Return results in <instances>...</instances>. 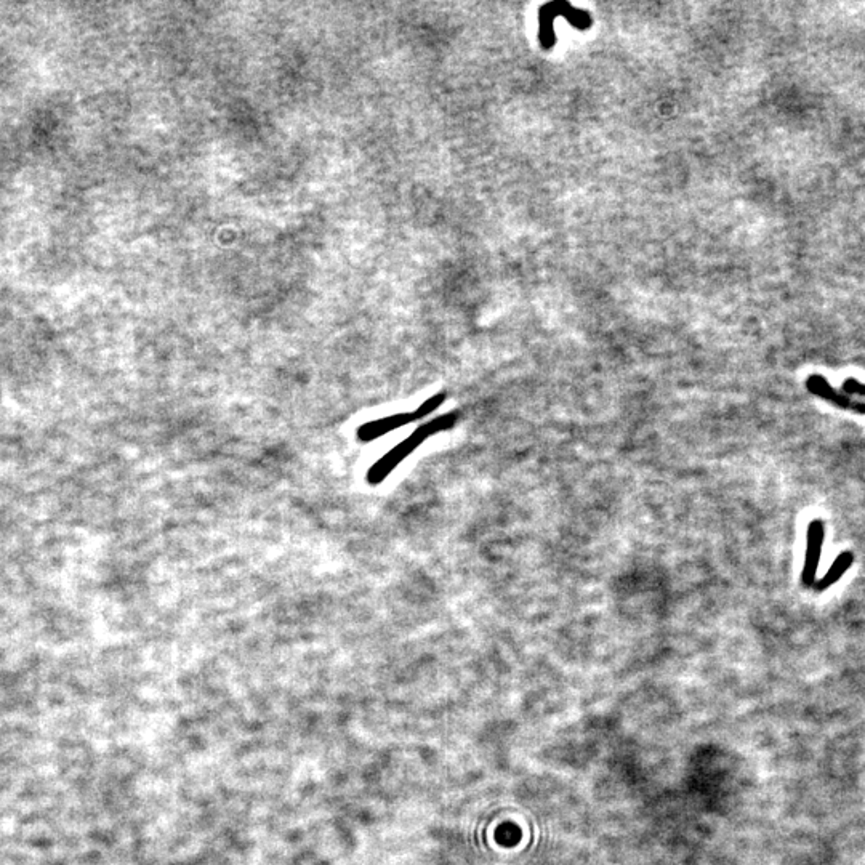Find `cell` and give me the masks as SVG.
I'll return each mask as SVG.
<instances>
[{"mask_svg": "<svg viewBox=\"0 0 865 865\" xmlns=\"http://www.w3.org/2000/svg\"><path fill=\"white\" fill-rule=\"evenodd\" d=\"M458 420H460V412H458V410H452V412H447L444 415H439V417L436 418L429 420L428 423L420 425V427L415 429L409 438H405L403 442H399L398 446H394L389 452H386L382 458H378V460L369 468L367 475H365V478H367V482L372 484V486H377V484L383 482L386 478L391 475V471H394L396 468L399 467V463L404 462L410 453H414L415 451H417V449L422 446L427 439H429L433 434H436V433L452 429L457 425Z\"/></svg>", "mask_w": 865, "mask_h": 865, "instance_id": "1", "label": "cell"}, {"mask_svg": "<svg viewBox=\"0 0 865 865\" xmlns=\"http://www.w3.org/2000/svg\"><path fill=\"white\" fill-rule=\"evenodd\" d=\"M824 540V521H811L808 526V532H806V555L803 569H801V585L806 586V588H813L815 581H818V569L820 564V556H822Z\"/></svg>", "mask_w": 865, "mask_h": 865, "instance_id": "2", "label": "cell"}, {"mask_svg": "<svg viewBox=\"0 0 865 865\" xmlns=\"http://www.w3.org/2000/svg\"><path fill=\"white\" fill-rule=\"evenodd\" d=\"M412 422H415L414 412H401L389 415V417L372 420V422L364 423L363 427L358 428V439L361 442H370L374 439L383 436L386 433L403 428Z\"/></svg>", "mask_w": 865, "mask_h": 865, "instance_id": "3", "label": "cell"}, {"mask_svg": "<svg viewBox=\"0 0 865 865\" xmlns=\"http://www.w3.org/2000/svg\"><path fill=\"white\" fill-rule=\"evenodd\" d=\"M806 388H808L811 394L818 396V398L824 401H829V403H832L840 409H851V398L835 389L829 380L822 377V375H809L808 380H806Z\"/></svg>", "mask_w": 865, "mask_h": 865, "instance_id": "4", "label": "cell"}, {"mask_svg": "<svg viewBox=\"0 0 865 865\" xmlns=\"http://www.w3.org/2000/svg\"><path fill=\"white\" fill-rule=\"evenodd\" d=\"M853 563H854V553H853V551L846 550V551H843V553H840L837 558H835V561L832 563V566H830V568H829L827 573H825V575L820 577V579H818V581H815L813 588L818 591V593H822V591L829 590L830 586H833L835 584H837V581H840V580L843 579V575L848 573L849 568H851V566H853Z\"/></svg>", "mask_w": 865, "mask_h": 865, "instance_id": "5", "label": "cell"}, {"mask_svg": "<svg viewBox=\"0 0 865 865\" xmlns=\"http://www.w3.org/2000/svg\"><path fill=\"white\" fill-rule=\"evenodd\" d=\"M446 399H447L446 391H442V393H438V394L431 396V398H428L427 401H425V403L420 404L418 407L414 410L415 420H422V418L427 417V415L433 414L434 410L439 407V405H442L444 403H446Z\"/></svg>", "mask_w": 865, "mask_h": 865, "instance_id": "6", "label": "cell"}, {"mask_svg": "<svg viewBox=\"0 0 865 865\" xmlns=\"http://www.w3.org/2000/svg\"><path fill=\"white\" fill-rule=\"evenodd\" d=\"M843 393L849 396H865V383L859 382L857 378H846L843 383Z\"/></svg>", "mask_w": 865, "mask_h": 865, "instance_id": "7", "label": "cell"}, {"mask_svg": "<svg viewBox=\"0 0 865 865\" xmlns=\"http://www.w3.org/2000/svg\"><path fill=\"white\" fill-rule=\"evenodd\" d=\"M849 410H853L854 414L865 415V403H853L851 409H849Z\"/></svg>", "mask_w": 865, "mask_h": 865, "instance_id": "8", "label": "cell"}]
</instances>
